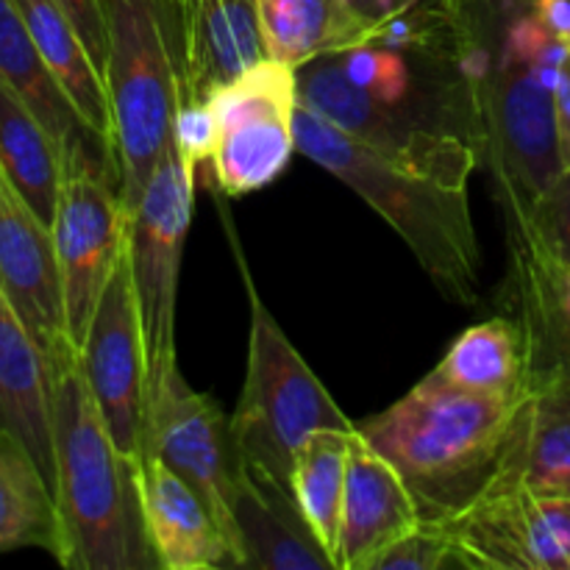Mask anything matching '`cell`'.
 I'll use <instances>...</instances> for the list:
<instances>
[{
	"instance_id": "cell-1",
	"label": "cell",
	"mask_w": 570,
	"mask_h": 570,
	"mask_svg": "<svg viewBox=\"0 0 570 570\" xmlns=\"http://www.w3.org/2000/svg\"><path fill=\"white\" fill-rule=\"evenodd\" d=\"M53 495L67 570H161L139 490V462L122 454L83 379L78 354L50 371Z\"/></svg>"
},
{
	"instance_id": "cell-2",
	"label": "cell",
	"mask_w": 570,
	"mask_h": 570,
	"mask_svg": "<svg viewBox=\"0 0 570 570\" xmlns=\"http://www.w3.org/2000/svg\"><path fill=\"white\" fill-rule=\"evenodd\" d=\"M523 399L465 393L429 373L404 399L356 429L399 468L423 521L440 523L490 488Z\"/></svg>"
},
{
	"instance_id": "cell-3",
	"label": "cell",
	"mask_w": 570,
	"mask_h": 570,
	"mask_svg": "<svg viewBox=\"0 0 570 570\" xmlns=\"http://www.w3.org/2000/svg\"><path fill=\"white\" fill-rule=\"evenodd\" d=\"M295 145L395 228L445 298L460 306L476 304L482 248L468 184L384 159L301 104L295 109Z\"/></svg>"
},
{
	"instance_id": "cell-4",
	"label": "cell",
	"mask_w": 570,
	"mask_h": 570,
	"mask_svg": "<svg viewBox=\"0 0 570 570\" xmlns=\"http://www.w3.org/2000/svg\"><path fill=\"white\" fill-rule=\"evenodd\" d=\"M104 83L120 195L131 212L173 145L184 104L173 11L161 0H104Z\"/></svg>"
},
{
	"instance_id": "cell-5",
	"label": "cell",
	"mask_w": 570,
	"mask_h": 570,
	"mask_svg": "<svg viewBox=\"0 0 570 570\" xmlns=\"http://www.w3.org/2000/svg\"><path fill=\"white\" fill-rule=\"evenodd\" d=\"M248 371L232 415V438L239 460L289 488L295 456L312 434L356 432V423L278 328L254 284H248Z\"/></svg>"
},
{
	"instance_id": "cell-6",
	"label": "cell",
	"mask_w": 570,
	"mask_h": 570,
	"mask_svg": "<svg viewBox=\"0 0 570 570\" xmlns=\"http://www.w3.org/2000/svg\"><path fill=\"white\" fill-rule=\"evenodd\" d=\"M195 167L176 148H167L139 204L128 212V259L142 317L148 382L178 365L176 298L184 243L193 220Z\"/></svg>"
},
{
	"instance_id": "cell-7",
	"label": "cell",
	"mask_w": 570,
	"mask_h": 570,
	"mask_svg": "<svg viewBox=\"0 0 570 570\" xmlns=\"http://www.w3.org/2000/svg\"><path fill=\"white\" fill-rule=\"evenodd\" d=\"M50 232L65 282L67 326L78 351L106 282L128 245V209L109 161L92 150L65 154V178Z\"/></svg>"
},
{
	"instance_id": "cell-8",
	"label": "cell",
	"mask_w": 570,
	"mask_h": 570,
	"mask_svg": "<svg viewBox=\"0 0 570 570\" xmlns=\"http://www.w3.org/2000/svg\"><path fill=\"white\" fill-rule=\"evenodd\" d=\"M206 100L217 120L212 170L223 193L237 198L276 181L298 150V70L276 59H262L212 89Z\"/></svg>"
},
{
	"instance_id": "cell-9",
	"label": "cell",
	"mask_w": 570,
	"mask_h": 570,
	"mask_svg": "<svg viewBox=\"0 0 570 570\" xmlns=\"http://www.w3.org/2000/svg\"><path fill=\"white\" fill-rule=\"evenodd\" d=\"M298 104L317 111L328 122L412 170L434 173L451 181L468 184L476 170L479 154L473 145L443 128L421 126L404 111V106L382 104L367 95L340 65V53H326L298 67Z\"/></svg>"
},
{
	"instance_id": "cell-10",
	"label": "cell",
	"mask_w": 570,
	"mask_h": 570,
	"mask_svg": "<svg viewBox=\"0 0 570 570\" xmlns=\"http://www.w3.org/2000/svg\"><path fill=\"white\" fill-rule=\"evenodd\" d=\"M145 454L159 456L187 479L220 523L237 557L232 507L243 460L232 438V417H226L212 395L189 387L178 365L148 382Z\"/></svg>"
},
{
	"instance_id": "cell-11",
	"label": "cell",
	"mask_w": 570,
	"mask_h": 570,
	"mask_svg": "<svg viewBox=\"0 0 570 570\" xmlns=\"http://www.w3.org/2000/svg\"><path fill=\"white\" fill-rule=\"evenodd\" d=\"M78 365L117 449L134 462H142L148 354L128 245L95 306L83 343L78 345Z\"/></svg>"
},
{
	"instance_id": "cell-12",
	"label": "cell",
	"mask_w": 570,
	"mask_h": 570,
	"mask_svg": "<svg viewBox=\"0 0 570 570\" xmlns=\"http://www.w3.org/2000/svg\"><path fill=\"white\" fill-rule=\"evenodd\" d=\"M0 293L31 332L48 367L78 354L70 340L53 232L0 176Z\"/></svg>"
},
{
	"instance_id": "cell-13",
	"label": "cell",
	"mask_w": 570,
	"mask_h": 570,
	"mask_svg": "<svg viewBox=\"0 0 570 570\" xmlns=\"http://www.w3.org/2000/svg\"><path fill=\"white\" fill-rule=\"evenodd\" d=\"M421 523V507L399 468L356 429L351 434L334 568L367 570L384 549L415 532Z\"/></svg>"
},
{
	"instance_id": "cell-14",
	"label": "cell",
	"mask_w": 570,
	"mask_h": 570,
	"mask_svg": "<svg viewBox=\"0 0 570 570\" xmlns=\"http://www.w3.org/2000/svg\"><path fill=\"white\" fill-rule=\"evenodd\" d=\"M490 488L570 495V371L560 362L532 367L529 393Z\"/></svg>"
},
{
	"instance_id": "cell-15",
	"label": "cell",
	"mask_w": 570,
	"mask_h": 570,
	"mask_svg": "<svg viewBox=\"0 0 570 570\" xmlns=\"http://www.w3.org/2000/svg\"><path fill=\"white\" fill-rule=\"evenodd\" d=\"M173 28L184 100H206L267 59L256 0H178Z\"/></svg>"
},
{
	"instance_id": "cell-16",
	"label": "cell",
	"mask_w": 570,
	"mask_h": 570,
	"mask_svg": "<svg viewBox=\"0 0 570 570\" xmlns=\"http://www.w3.org/2000/svg\"><path fill=\"white\" fill-rule=\"evenodd\" d=\"M232 518L239 568L334 570L293 490L248 462H239Z\"/></svg>"
},
{
	"instance_id": "cell-17",
	"label": "cell",
	"mask_w": 570,
	"mask_h": 570,
	"mask_svg": "<svg viewBox=\"0 0 570 570\" xmlns=\"http://www.w3.org/2000/svg\"><path fill=\"white\" fill-rule=\"evenodd\" d=\"M139 490L145 523L161 570L239 568L232 543L204 499L159 456H142Z\"/></svg>"
},
{
	"instance_id": "cell-18",
	"label": "cell",
	"mask_w": 570,
	"mask_h": 570,
	"mask_svg": "<svg viewBox=\"0 0 570 570\" xmlns=\"http://www.w3.org/2000/svg\"><path fill=\"white\" fill-rule=\"evenodd\" d=\"M0 429L17 434L53 488L50 367L31 332L0 293Z\"/></svg>"
},
{
	"instance_id": "cell-19",
	"label": "cell",
	"mask_w": 570,
	"mask_h": 570,
	"mask_svg": "<svg viewBox=\"0 0 570 570\" xmlns=\"http://www.w3.org/2000/svg\"><path fill=\"white\" fill-rule=\"evenodd\" d=\"M0 78L37 111L39 120L45 122V128L59 142L61 154L92 150L117 170L111 145L104 142L87 126L70 95L56 81L53 70L42 59L37 42L28 33L14 0H0Z\"/></svg>"
},
{
	"instance_id": "cell-20",
	"label": "cell",
	"mask_w": 570,
	"mask_h": 570,
	"mask_svg": "<svg viewBox=\"0 0 570 570\" xmlns=\"http://www.w3.org/2000/svg\"><path fill=\"white\" fill-rule=\"evenodd\" d=\"M0 176L28 209L53 226L59 206L65 154L37 111L0 78Z\"/></svg>"
},
{
	"instance_id": "cell-21",
	"label": "cell",
	"mask_w": 570,
	"mask_h": 570,
	"mask_svg": "<svg viewBox=\"0 0 570 570\" xmlns=\"http://www.w3.org/2000/svg\"><path fill=\"white\" fill-rule=\"evenodd\" d=\"M267 59L304 67L326 53L373 42V28L356 17L348 0H256Z\"/></svg>"
},
{
	"instance_id": "cell-22",
	"label": "cell",
	"mask_w": 570,
	"mask_h": 570,
	"mask_svg": "<svg viewBox=\"0 0 570 570\" xmlns=\"http://www.w3.org/2000/svg\"><path fill=\"white\" fill-rule=\"evenodd\" d=\"M14 6L20 9L22 22L37 42L42 59L53 70L56 81L70 95L87 126L111 145V115L104 76L92 61V53L72 17L59 0H14Z\"/></svg>"
},
{
	"instance_id": "cell-23",
	"label": "cell",
	"mask_w": 570,
	"mask_h": 570,
	"mask_svg": "<svg viewBox=\"0 0 570 570\" xmlns=\"http://www.w3.org/2000/svg\"><path fill=\"white\" fill-rule=\"evenodd\" d=\"M529 343L521 323L490 317L454 340L432 373L476 395L518 399L529 393Z\"/></svg>"
},
{
	"instance_id": "cell-24",
	"label": "cell",
	"mask_w": 570,
	"mask_h": 570,
	"mask_svg": "<svg viewBox=\"0 0 570 570\" xmlns=\"http://www.w3.org/2000/svg\"><path fill=\"white\" fill-rule=\"evenodd\" d=\"M20 549L59 554V512L31 449L0 429V554Z\"/></svg>"
},
{
	"instance_id": "cell-25",
	"label": "cell",
	"mask_w": 570,
	"mask_h": 570,
	"mask_svg": "<svg viewBox=\"0 0 570 570\" xmlns=\"http://www.w3.org/2000/svg\"><path fill=\"white\" fill-rule=\"evenodd\" d=\"M351 434L354 432L312 434L295 456L293 479H289V488H293L306 523L315 532L321 549L332 557V562L334 551H337L340 518H343Z\"/></svg>"
},
{
	"instance_id": "cell-26",
	"label": "cell",
	"mask_w": 570,
	"mask_h": 570,
	"mask_svg": "<svg viewBox=\"0 0 570 570\" xmlns=\"http://www.w3.org/2000/svg\"><path fill=\"white\" fill-rule=\"evenodd\" d=\"M515 284L521 326L529 343V367L560 362L570 371V309L557 304L532 278L515 276Z\"/></svg>"
},
{
	"instance_id": "cell-27",
	"label": "cell",
	"mask_w": 570,
	"mask_h": 570,
	"mask_svg": "<svg viewBox=\"0 0 570 570\" xmlns=\"http://www.w3.org/2000/svg\"><path fill=\"white\" fill-rule=\"evenodd\" d=\"M479 568V560L440 523L423 521L415 532L395 540L367 570H443Z\"/></svg>"
},
{
	"instance_id": "cell-28",
	"label": "cell",
	"mask_w": 570,
	"mask_h": 570,
	"mask_svg": "<svg viewBox=\"0 0 570 570\" xmlns=\"http://www.w3.org/2000/svg\"><path fill=\"white\" fill-rule=\"evenodd\" d=\"M345 76L351 83L365 89L367 95L382 104L404 106L412 92V70L404 56L395 48H384L376 42H362L340 53Z\"/></svg>"
},
{
	"instance_id": "cell-29",
	"label": "cell",
	"mask_w": 570,
	"mask_h": 570,
	"mask_svg": "<svg viewBox=\"0 0 570 570\" xmlns=\"http://www.w3.org/2000/svg\"><path fill=\"white\" fill-rule=\"evenodd\" d=\"M518 232L532 234L549 254L570 265V165L534 204L532 215L510 228V234Z\"/></svg>"
},
{
	"instance_id": "cell-30",
	"label": "cell",
	"mask_w": 570,
	"mask_h": 570,
	"mask_svg": "<svg viewBox=\"0 0 570 570\" xmlns=\"http://www.w3.org/2000/svg\"><path fill=\"white\" fill-rule=\"evenodd\" d=\"M173 142L193 167L212 161L217 148V120L209 100H184L176 117Z\"/></svg>"
},
{
	"instance_id": "cell-31",
	"label": "cell",
	"mask_w": 570,
	"mask_h": 570,
	"mask_svg": "<svg viewBox=\"0 0 570 570\" xmlns=\"http://www.w3.org/2000/svg\"><path fill=\"white\" fill-rule=\"evenodd\" d=\"M67 14L72 17L76 28L81 31V39L87 42L92 61L98 65L100 76L106 67V14L104 0H59Z\"/></svg>"
},
{
	"instance_id": "cell-32",
	"label": "cell",
	"mask_w": 570,
	"mask_h": 570,
	"mask_svg": "<svg viewBox=\"0 0 570 570\" xmlns=\"http://www.w3.org/2000/svg\"><path fill=\"white\" fill-rule=\"evenodd\" d=\"M412 3H417V0H348V6L356 11V17L365 20L367 26L373 28V33H376L384 22L393 20L395 14L410 9Z\"/></svg>"
},
{
	"instance_id": "cell-33",
	"label": "cell",
	"mask_w": 570,
	"mask_h": 570,
	"mask_svg": "<svg viewBox=\"0 0 570 570\" xmlns=\"http://www.w3.org/2000/svg\"><path fill=\"white\" fill-rule=\"evenodd\" d=\"M554 111H557V139H560L562 170L570 165V61L560 78V87L554 92Z\"/></svg>"
},
{
	"instance_id": "cell-34",
	"label": "cell",
	"mask_w": 570,
	"mask_h": 570,
	"mask_svg": "<svg viewBox=\"0 0 570 570\" xmlns=\"http://www.w3.org/2000/svg\"><path fill=\"white\" fill-rule=\"evenodd\" d=\"M532 11L546 31L562 42H570V0H532Z\"/></svg>"
},
{
	"instance_id": "cell-35",
	"label": "cell",
	"mask_w": 570,
	"mask_h": 570,
	"mask_svg": "<svg viewBox=\"0 0 570 570\" xmlns=\"http://www.w3.org/2000/svg\"><path fill=\"white\" fill-rule=\"evenodd\" d=\"M560 499V515H562V529H566L568 551H570V495H557Z\"/></svg>"
},
{
	"instance_id": "cell-36",
	"label": "cell",
	"mask_w": 570,
	"mask_h": 570,
	"mask_svg": "<svg viewBox=\"0 0 570 570\" xmlns=\"http://www.w3.org/2000/svg\"><path fill=\"white\" fill-rule=\"evenodd\" d=\"M161 3H165L167 9L173 11V20H176V3H178V0H161Z\"/></svg>"
}]
</instances>
